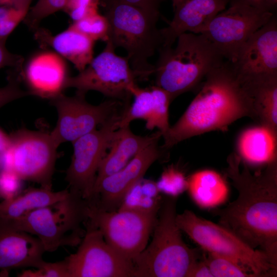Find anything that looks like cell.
I'll return each mask as SVG.
<instances>
[{
  "instance_id": "2e32d148",
  "label": "cell",
  "mask_w": 277,
  "mask_h": 277,
  "mask_svg": "<svg viewBox=\"0 0 277 277\" xmlns=\"http://www.w3.org/2000/svg\"><path fill=\"white\" fill-rule=\"evenodd\" d=\"M155 140L139 152L120 170L102 179L93 189L90 202L105 211L118 210L128 191L143 176L155 161L167 158L165 150Z\"/></svg>"
},
{
  "instance_id": "8d00e7d4",
  "label": "cell",
  "mask_w": 277,
  "mask_h": 277,
  "mask_svg": "<svg viewBox=\"0 0 277 277\" xmlns=\"http://www.w3.org/2000/svg\"><path fill=\"white\" fill-rule=\"evenodd\" d=\"M7 38L0 37V69L5 67H10L22 71L24 65L22 56L10 52L6 46Z\"/></svg>"
},
{
  "instance_id": "ab89813d",
  "label": "cell",
  "mask_w": 277,
  "mask_h": 277,
  "mask_svg": "<svg viewBox=\"0 0 277 277\" xmlns=\"http://www.w3.org/2000/svg\"><path fill=\"white\" fill-rule=\"evenodd\" d=\"M187 277H213L205 258V253L191 268Z\"/></svg>"
},
{
  "instance_id": "7c38bea8",
  "label": "cell",
  "mask_w": 277,
  "mask_h": 277,
  "mask_svg": "<svg viewBox=\"0 0 277 277\" xmlns=\"http://www.w3.org/2000/svg\"><path fill=\"white\" fill-rule=\"evenodd\" d=\"M123 110L101 126L73 142V153L67 169L66 181L69 190L80 194L90 202L97 171L109 149Z\"/></svg>"
},
{
  "instance_id": "30bf717a",
  "label": "cell",
  "mask_w": 277,
  "mask_h": 277,
  "mask_svg": "<svg viewBox=\"0 0 277 277\" xmlns=\"http://www.w3.org/2000/svg\"><path fill=\"white\" fill-rule=\"evenodd\" d=\"M106 43L102 52L83 70L68 78L66 88H74L76 92L83 94L96 91L110 98L129 102L136 77L127 57L117 55L112 44Z\"/></svg>"
},
{
  "instance_id": "f6af8a7d",
  "label": "cell",
  "mask_w": 277,
  "mask_h": 277,
  "mask_svg": "<svg viewBox=\"0 0 277 277\" xmlns=\"http://www.w3.org/2000/svg\"><path fill=\"white\" fill-rule=\"evenodd\" d=\"M1 156H0V166H1Z\"/></svg>"
},
{
  "instance_id": "7bdbcfd3",
  "label": "cell",
  "mask_w": 277,
  "mask_h": 277,
  "mask_svg": "<svg viewBox=\"0 0 277 277\" xmlns=\"http://www.w3.org/2000/svg\"><path fill=\"white\" fill-rule=\"evenodd\" d=\"M181 1V0H172L173 7L174 8L175 6H176Z\"/></svg>"
},
{
  "instance_id": "d4e9b609",
  "label": "cell",
  "mask_w": 277,
  "mask_h": 277,
  "mask_svg": "<svg viewBox=\"0 0 277 277\" xmlns=\"http://www.w3.org/2000/svg\"><path fill=\"white\" fill-rule=\"evenodd\" d=\"M187 189L193 201L203 208H213L222 204L229 193L225 179L209 169L197 171L189 176Z\"/></svg>"
},
{
  "instance_id": "83f0119b",
  "label": "cell",
  "mask_w": 277,
  "mask_h": 277,
  "mask_svg": "<svg viewBox=\"0 0 277 277\" xmlns=\"http://www.w3.org/2000/svg\"><path fill=\"white\" fill-rule=\"evenodd\" d=\"M33 0H10L0 4V37L8 38L25 18Z\"/></svg>"
},
{
  "instance_id": "cb8c5ba5",
  "label": "cell",
  "mask_w": 277,
  "mask_h": 277,
  "mask_svg": "<svg viewBox=\"0 0 277 277\" xmlns=\"http://www.w3.org/2000/svg\"><path fill=\"white\" fill-rule=\"evenodd\" d=\"M68 189L53 191L40 187L30 188L15 197L0 203V224L11 223L41 207L56 203L65 198Z\"/></svg>"
},
{
  "instance_id": "52a82bcc",
  "label": "cell",
  "mask_w": 277,
  "mask_h": 277,
  "mask_svg": "<svg viewBox=\"0 0 277 277\" xmlns=\"http://www.w3.org/2000/svg\"><path fill=\"white\" fill-rule=\"evenodd\" d=\"M176 223L204 251L231 259L255 277H272L277 274V266L263 252L255 249L225 227L185 210L177 214Z\"/></svg>"
},
{
  "instance_id": "836d02e7",
  "label": "cell",
  "mask_w": 277,
  "mask_h": 277,
  "mask_svg": "<svg viewBox=\"0 0 277 277\" xmlns=\"http://www.w3.org/2000/svg\"><path fill=\"white\" fill-rule=\"evenodd\" d=\"M20 77L19 72L14 69L13 72L9 74L7 84L0 88V108L13 101L31 95L28 90L21 88Z\"/></svg>"
},
{
  "instance_id": "3957f363",
  "label": "cell",
  "mask_w": 277,
  "mask_h": 277,
  "mask_svg": "<svg viewBox=\"0 0 277 277\" xmlns=\"http://www.w3.org/2000/svg\"><path fill=\"white\" fill-rule=\"evenodd\" d=\"M175 47H162L154 65L156 86L171 95L199 88L206 75L225 60L203 34L185 32Z\"/></svg>"
},
{
  "instance_id": "8992f818",
  "label": "cell",
  "mask_w": 277,
  "mask_h": 277,
  "mask_svg": "<svg viewBox=\"0 0 277 277\" xmlns=\"http://www.w3.org/2000/svg\"><path fill=\"white\" fill-rule=\"evenodd\" d=\"M68 190L61 201L6 225L36 236L45 251L80 244L85 234L81 226L88 220L89 203L80 194Z\"/></svg>"
},
{
  "instance_id": "5b68a950",
  "label": "cell",
  "mask_w": 277,
  "mask_h": 277,
  "mask_svg": "<svg viewBox=\"0 0 277 277\" xmlns=\"http://www.w3.org/2000/svg\"><path fill=\"white\" fill-rule=\"evenodd\" d=\"M102 6L109 25L107 41L115 49H124L136 77L146 80L154 72V65L149 60L163 44L156 26L159 18L125 3L112 2Z\"/></svg>"
},
{
  "instance_id": "4316f807",
  "label": "cell",
  "mask_w": 277,
  "mask_h": 277,
  "mask_svg": "<svg viewBox=\"0 0 277 277\" xmlns=\"http://www.w3.org/2000/svg\"><path fill=\"white\" fill-rule=\"evenodd\" d=\"M160 192L156 183L142 178L128 191L118 210L158 212L163 197Z\"/></svg>"
},
{
  "instance_id": "ba28073f",
  "label": "cell",
  "mask_w": 277,
  "mask_h": 277,
  "mask_svg": "<svg viewBox=\"0 0 277 277\" xmlns=\"http://www.w3.org/2000/svg\"><path fill=\"white\" fill-rule=\"evenodd\" d=\"M10 138V146L0 155L2 168L14 171L23 181L52 189L58 146L50 133L22 129Z\"/></svg>"
},
{
  "instance_id": "e575fe53",
  "label": "cell",
  "mask_w": 277,
  "mask_h": 277,
  "mask_svg": "<svg viewBox=\"0 0 277 277\" xmlns=\"http://www.w3.org/2000/svg\"><path fill=\"white\" fill-rule=\"evenodd\" d=\"M23 180L14 171L2 168L0 171V199L7 200L21 193Z\"/></svg>"
},
{
  "instance_id": "603a6c76",
  "label": "cell",
  "mask_w": 277,
  "mask_h": 277,
  "mask_svg": "<svg viewBox=\"0 0 277 277\" xmlns=\"http://www.w3.org/2000/svg\"><path fill=\"white\" fill-rule=\"evenodd\" d=\"M236 154L250 167L260 169L277 161V132L264 125L248 128L239 134Z\"/></svg>"
},
{
  "instance_id": "ee69618b",
  "label": "cell",
  "mask_w": 277,
  "mask_h": 277,
  "mask_svg": "<svg viewBox=\"0 0 277 277\" xmlns=\"http://www.w3.org/2000/svg\"><path fill=\"white\" fill-rule=\"evenodd\" d=\"M10 0H0V4H3L10 1Z\"/></svg>"
},
{
  "instance_id": "74e56055",
  "label": "cell",
  "mask_w": 277,
  "mask_h": 277,
  "mask_svg": "<svg viewBox=\"0 0 277 277\" xmlns=\"http://www.w3.org/2000/svg\"><path fill=\"white\" fill-rule=\"evenodd\" d=\"M165 0H101L102 4L119 2L129 4L138 7L148 14L159 18L160 8Z\"/></svg>"
},
{
  "instance_id": "d590c367",
  "label": "cell",
  "mask_w": 277,
  "mask_h": 277,
  "mask_svg": "<svg viewBox=\"0 0 277 277\" xmlns=\"http://www.w3.org/2000/svg\"><path fill=\"white\" fill-rule=\"evenodd\" d=\"M21 277H69L65 259L49 263L44 261L36 270H26L20 273Z\"/></svg>"
},
{
  "instance_id": "4dcf8cb0",
  "label": "cell",
  "mask_w": 277,
  "mask_h": 277,
  "mask_svg": "<svg viewBox=\"0 0 277 277\" xmlns=\"http://www.w3.org/2000/svg\"><path fill=\"white\" fill-rule=\"evenodd\" d=\"M68 1L38 0L29 8L23 22L30 30L34 31L39 27L43 19L57 11H64Z\"/></svg>"
},
{
  "instance_id": "44dd1931",
  "label": "cell",
  "mask_w": 277,
  "mask_h": 277,
  "mask_svg": "<svg viewBox=\"0 0 277 277\" xmlns=\"http://www.w3.org/2000/svg\"><path fill=\"white\" fill-rule=\"evenodd\" d=\"M34 39L43 49H50L72 63L81 72L93 59L95 42L92 39L69 27L57 34L45 28L34 31Z\"/></svg>"
},
{
  "instance_id": "d6a6232c",
  "label": "cell",
  "mask_w": 277,
  "mask_h": 277,
  "mask_svg": "<svg viewBox=\"0 0 277 277\" xmlns=\"http://www.w3.org/2000/svg\"><path fill=\"white\" fill-rule=\"evenodd\" d=\"M101 0H69L64 11L73 22L98 13Z\"/></svg>"
},
{
  "instance_id": "f1b7e54d",
  "label": "cell",
  "mask_w": 277,
  "mask_h": 277,
  "mask_svg": "<svg viewBox=\"0 0 277 277\" xmlns=\"http://www.w3.org/2000/svg\"><path fill=\"white\" fill-rule=\"evenodd\" d=\"M207 253L205 258L213 277H255L234 260L216 253Z\"/></svg>"
},
{
  "instance_id": "7a4b0ae2",
  "label": "cell",
  "mask_w": 277,
  "mask_h": 277,
  "mask_svg": "<svg viewBox=\"0 0 277 277\" xmlns=\"http://www.w3.org/2000/svg\"><path fill=\"white\" fill-rule=\"evenodd\" d=\"M245 117L254 120L251 98L225 60L206 75L186 111L162 136V147L167 150L193 136L225 131Z\"/></svg>"
},
{
  "instance_id": "5bb4252c",
  "label": "cell",
  "mask_w": 277,
  "mask_h": 277,
  "mask_svg": "<svg viewBox=\"0 0 277 277\" xmlns=\"http://www.w3.org/2000/svg\"><path fill=\"white\" fill-rule=\"evenodd\" d=\"M275 14L244 5H230L200 34L213 44L225 60L232 63L241 47Z\"/></svg>"
},
{
  "instance_id": "6da1fadb",
  "label": "cell",
  "mask_w": 277,
  "mask_h": 277,
  "mask_svg": "<svg viewBox=\"0 0 277 277\" xmlns=\"http://www.w3.org/2000/svg\"><path fill=\"white\" fill-rule=\"evenodd\" d=\"M224 173L238 192L225 207L212 211L219 224L277 266V161L254 173L235 152Z\"/></svg>"
},
{
  "instance_id": "8fae6325",
  "label": "cell",
  "mask_w": 277,
  "mask_h": 277,
  "mask_svg": "<svg viewBox=\"0 0 277 277\" xmlns=\"http://www.w3.org/2000/svg\"><path fill=\"white\" fill-rule=\"evenodd\" d=\"M50 101L57 112V123L50 134L58 146L96 129L127 105L122 108L123 101L113 98L93 105L86 101L85 94L78 92L73 96L62 93Z\"/></svg>"
},
{
  "instance_id": "60d3db41",
  "label": "cell",
  "mask_w": 277,
  "mask_h": 277,
  "mask_svg": "<svg viewBox=\"0 0 277 277\" xmlns=\"http://www.w3.org/2000/svg\"><path fill=\"white\" fill-rule=\"evenodd\" d=\"M10 136L7 135L0 128V155L6 151L10 146Z\"/></svg>"
},
{
  "instance_id": "277c9868",
  "label": "cell",
  "mask_w": 277,
  "mask_h": 277,
  "mask_svg": "<svg viewBox=\"0 0 277 277\" xmlns=\"http://www.w3.org/2000/svg\"><path fill=\"white\" fill-rule=\"evenodd\" d=\"M176 197H162L150 244L133 260V277H187L203 255L184 242L176 223Z\"/></svg>"
},
{
  "instance_id": "ffe728a7",
  "label": "cell",
  "mask_w": 277,
  "mask_h": 277,
  "mask_svg": "<svg viewBox=\"0 0 277 277\" xmlns=\"http://www.w3.org/2000/svg\"><path fill=\"white\" fill-rule=\"evenodd\" d=\"M45 252L36 236L10 225L0 224V270L38 268L45 261Z\"/></svg>"
},
{
  "instance_id": "e0dca14e",
  "label": "cell",
  "mask_w": 277,
  "mask_h": 277,
  "mask_svg": "<svg viewBox=\"0 0 277 277\" xmlns=\"http://www.w3.org/2000/svg\"><path fill=\"white\" fill-rule=\"evenodd\" d=\"M20 76L31 95L49 100L63 93L70 76L65 59L48 49L32 55L23 67Z\"/></svg>"
},
{
  "instance_id": "1f68e13d",
  "label": "cell",
  "mask_w": 277,
  "mask_h": 277,
  "mask_svg": "<svg viewBox=\"0 0 277 277\" xmlns=\"http://www.w3.org/2000/svg\"><path fill=\"white\" fill-rule=\"evenodd\" d=\"M188 178L177 166L171 165L163 172L156 183L160 192L177 197L187 188Z\"/></svg>"
},
{
  "instance_id": "d6986e66",
  "label": "cell",
  "mask_w": 277,
  "mask_h": 277,
  "mask_svg": "<svg viewBox=\"0 0 277 277\" xmlns=\"http://www.w3.org/2000/svg\"><path fill=\"white\" fill-rule=\"evenodd\" d=\"M228 0H181L173 8L174 16L161 29L162 47L172 46L185 32L200 34L209 22L226 9Z\"/></svg>"
},
{
  "instance_id": "b9f144b4",
  "label": "cell",
  "mask_w": 277,
  "mask_h": 277,
  "mask_svg": "<svg viewBox=\"0 0 277 277\" xmlns=\"http://www.w3.org/2000/svg\"><path fill=\"white\" fill-rule=\"evenodd\" d=\"M8 269L1 270L0 271V277H6L9 276V272Z\"/></svg>"
},
{
  "instance_id": "9c48e42d",
  "label": "cell",
  "mask_w": 277,
  "mask_h": 277,
  "mask_svg": "<svg viewBox=\"0 0 277 277\" xmlns=\"http://www.w3.org/2000/svg\"><path fill=\"white\" fill-rule=\"evenodd\" d=\"M158 212L107 211L89 204L88 220L101 231L112 248L133 261L147 246Z\"/></svg>"
},
{
  "instance_id": "f35d334b",
  "label": "cell",
  "mask_w": 277,
  "mask_h": 277,
  "mask_svg": "<svg viewBox=\"0 0 277 277\" xmlns=\"http://www.w3.org/2000/svg\"><path fill=\"white\" fill-rule=\"evenodd\" d=\"M228 4L249 6L272 13H275L277 7V0H228Z\"/></svg>"
},
{
  "instance_id": "484cf974",
  "label": "cell",
  "mask_w": 277,
  "mask_h": 277,
  "mask_svg": "<svg viewBox=\"0 0 277 277\" xmlns=\"http://www.w3.org/2000/svg\"><path fill=\"white\" fill-rule=\"evenodd\" d=\"M244 88L251 98L254 120L277 132V78Z\"/></svg>"
},
{
  "instance_id": "ac0fdd59",
  "label": "cell",
  "mask_w": 277,
  "mask_h": 277,
  "mask_svg": "<svg viewBox=\"0 0 277 277\" xmlns=\"http://www.w3.org/2000/svg\"><path fill=\"white\" fill-rule=\"evenodd\" d=\"M130 93L134 101L124 109L118 122L119 128L129 126L133 120L142 119L146 122L148 129L157 128L163 136L170 127L169 107L173 101L171 95L156 85L142 88L135 84L131 88Z\"/></svg>"
},
{
  "instance_id": "f546056e",
  "label": "cell",
  "mask_w": 277,
  "mask_h": 277,
  "mask_svg": "<svg viewBox=\"0 0 277 277\" xmlns=\"http://www.w3.org/2000/svg\"><path fill=\"white\" fill-rule=\"evenodd\" d=\"M70 27L86 35L94 42H107L109 38V25L106 17L97 13L76 22Z\"/></svg>"
},
{
  "instance_id": "7402d4cb",
  "label": "cell",
  "mask_w": 277,
  "mask_h": 277,
  "mask_svg": "<svg viewBox=\"0 0 277 277\" xmlns=\"http://www.w3.org/2000/svg\"><path fill=\"white\" fill-rule=\"evenodd\" d=\"M161 136L159 131L149 135L142 136L134 134L129 126L118 128L109 151L107 152L100 164L94 186L102 179L120 170L142 149L153 141L160 140Z\"/></svg>"
},
{
  "instance_id": "9a60e30c",
  "label": "cell",
  "mask_w": 277,
  "mask_h": 277,
  "mask_svg": "<svg viewBox=\"0 0 277 277\" xmlns=\"http://www.w3.org/2000/svg\"><path fill=\"white\" fill-rule=\"evenodd\" d=\"M230 63L244 87L277 78L276 14L248 39Z\"/></svg>"
},
{
  "instance_id": "4fadbf2b",
  "label": "cell",
  "mask_w": 277,
  "mask_h": 277,
  "mask_svg": "<svg viewBox=\"0 0 277 277\" xmlns=\"http://www.w3.org/2000/svg\"><path fill=\"white\" fill-rule=\"evenodd\" d=\"M77 251L65 259L69 277H133V262L122 256L88 220Z\"/></svg>"
}]
</instances>
